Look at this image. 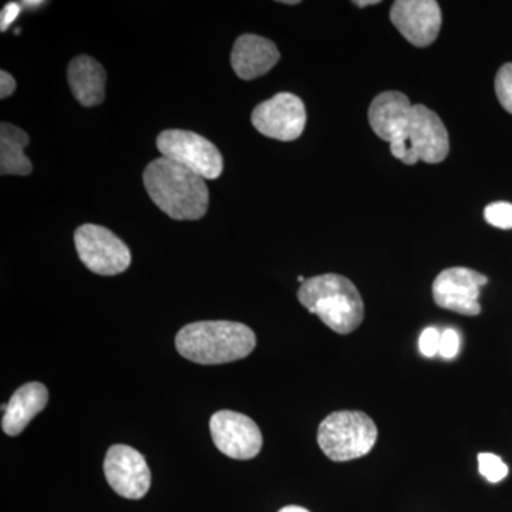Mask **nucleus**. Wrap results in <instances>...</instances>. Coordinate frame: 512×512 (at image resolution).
<instances>
[{
  "label": "nucleus",
  "mask_w": 512,
  "mask_h": 512,
  "mask_svg": "<svg viewBox=\"0 0 512 512\" xmlns=\"http://www.w3.org/2000/svg\"><path fill=\"white\" fill-rule=\"evenodd\" d=\"M143 181L151 201L173 220L197 221L207 214V184L183 165L168 158H156L144 170Z\"/></svg>",
  "instance_id": "f257e3e1"
},
{
  "label": "nucleus",
  "mask_w": 512,
  "mask_h": 512,
  "mask_svg": "<svg viewBox=\"0 0 512 512\" xmlns=\"http://www.w3.org/2000/svg\"><path fill=\"white\" fill-rule=\"evenodd\" d=\"M178 353L198 365H222L251 355L254 330L238 322L207 320L185 325L175 336Z\"/></svg>",
  "instance_id": "f03ea898"
},
{
  "label": "nucleus",
  "mask_w": 512,
  "mask_h": 512,
  "mask_svg": "<svg viewBox=\"0 0 512 512\" xmlns=\"http://www.w3.org/2000/svg\"><path fill=\"white\" fill-rule=\"evenodd\" d=\"M299 302L313 315H318L328 328L348 335L359 328L365 318V306L353 282L338 274H325L306 279L298 292Z\"/></svg>",
  "instance_id": "7ed1b4c3"
},
{
  "label": "nucleus",
  "mask_w": 512,
  "mask_h": 512,
  "mask_svg": "<svg viewBox=\"0 0 512 512\" xmlns=\"http://www.w3.org/2000/svg\"><path fill=\"white\" fill-rule=\"evenodd\" d=\"M375 421L362 412H335L320 423L318 444L323 454L336 463L356 460L375 447Z\"/></svg>",
  "instance_id": "20e7f679"
},
{
  "label": "nucleus",
  "mask_w": 512,
  "mask_h": 512,
  "mask_svg": "<svg viewBox=\"0 0 512 512\" xmlns=\"http://www.w3.org/2000/svg\"><path fill=\"white\" fill-rule=\"evenodd\" d=\"M164 158L183 165L204 180H217L224 171V158L214 144L187 130H165L157 137Z\"/></svg>",
  "instance_id": "39448f33"
},
{
  "label": "nucleus",
  "mask_w": 512,
  "mask_h": 512,
  "mask_svg": "<svg viewBox=\"0 0 512 512\" xmlns=\"http://www.w3.org/2000/svg\"><path fill=\"white\" fill-rule=\"evenodd\" d=\"M74 245L80 261L97 275L123 274L131 264L127 245L109 228L84 224L74 232Z\"/></svg>",
  "instance_id": "423d86ee"
},
{
  "label": "nucleus",
  "mask_w": 512,
  "mask_h": 512,
  "mask_svg": "<svg viewBox=\"0 0 512 512\" xmlns=\"http://www.w3.org/2000/svg\"><path fill=\"white\" fill-rule=\"evenodd\" d=\"M412 103L406 94L384 92L369 107V124L376 136L390 144L392 156L402 160L409 150V127Z\"/></svg>",
  "instance_id": "0eeeda50"
},
{
  "label": "nucleus",
  "mask_w": 512,
  "mask_h": 512,
  "mask_svg": "<svg viewBox=\"0 0 512 512\" xmlns=\"http://www.w3.org/2000/svg\"><path fill=\"white\" fill-rule=\"evenodd\" d=\"M251 120L262 136L279 141H295L305 130V104L295 94L279 93L258 104L252 111Z\"/></svg>",
  "instance_id": "6e6552de"
},
{
  "label": "nucleus",
  "mask_w": 512,
  "mask_h": 512,
  "mask_svg": "<svg viewBox=\"0 0 512 512\" xmlns=\"http://www.w3.org/2000/svg\"><path fill=\"white\" fill-rule=\"evenodd\" d=\"M487 284V276L473 269L461 266L444 269L433 282L434 302L440 308L458 315H480V289Z\"/></svg>",
  "instance_id": "1a4fd4ad"
},
{
  "label": "nucleus",
  "mask_w": 512,
  "mask_h": 512,
  "mask_svg": "<svg viewBox=\"0 0 512 512\" xmlns=\"http://www.w3.org/2000/svg\"><path fill=\"white\" fill-rule=\"evenodd\" d=\"M210 430L218 450L234 460H251L261 451V430L245 414L221 410L211 417Z\"/></svg>",
  "instance_id": "9d476101"
},
{
  "label": "nucleus",
  "mask_w": 512,
  "mask_h": 512,
  "mask_svg": "<svg viewBox=\"0 0 512 512\" xmlns=\"http://www.w3.org/2000/svg\"><path fill=\"white\" fill-rule=\"evenodd\" d=\"M107 483L120 497L140 500L148 493L151 471L143 454L136 448L116 444L111 446L104 460Z\"/></svg>",
  "instance_id": "9b49d317"
},
{
  "label": "nucleus",
  "mask_w": 512,
  "mask_h": 512,
  "mask_svg": "<svg viewBox=\"0 0 512 512\" xmlns=\"http://www.w3.org/2000/svg\"><path fill=\"white\" fill-rule=\"evenodd\" d=\"M390 20L404 39L417 47L434 43L443 22L436 0H397L390 9Z\"/></svg>",
  "instance_id": "f8f14e48"
},
{
  "label": "nucleus",
  "mask_w": 512,
  "mask_h": 512,
  "mask_svg": "<svg viewBox=\"0 0 512 512\" xmlns=\"http://www.w3.org/2000/svg\"><path fill=\"white\" fill-rule=\"evenodd\" d=\"M409 147L420 161L427 164H439L446 160L450 151V138L447 128L433 110L423 104L413 106L407 127Z\"/></svg>",
  "instance_id": "ddd939ff"
},
{
  "label": "nucleus",
  "mask_w": 512,
  "mask_h": 512,
  "mask_svg": "<svg viewBox=\"0 0 512 512\" xmlns=\"http://www.w3.org/2000/svg\"><path fill=\"white\" fill-rule=\"evenodd\" d=\"M281 59L278 47L272 40L258 35L239 36L231 53V66L242 80L264 76Z\"/></svg>",
  "instance_id": "4468645a"
},
{
  "label": "nucleus",
  "mask_w": 512,
  "mask_h": 512,
  "mask_svg": "<svg viewBox=\"0 0 512 512\" xmlns=\"http://www.w3.org/2000/svg\"><path fill=\"white\" fill-rule=\"evenodd\" d=\"M67 80L74 99L84 107L99 106L106 97L107 74L90 56H79L67 67Z\"/></svg>",
  "instance_id": "2eb2a0df"
},
{
  "label": "nucleus",
  "mask_w": 512,
  "mask_h": 512,
  "mask_svg": "<svg viewBox=\"0 0 512 512\" xmlns=\"http://www.w3.org/2000/svg\"><path fill=\"white\" fill-rule=\"evenodd\" d=\"M49 392L45 384L30 382L19 387L10 397L3 414L2 429L8 436H18L28 427L30 421L45 409Z\"/></svg>",
  "instance_id": "dca6fc26"
},
{
  "label": "nucleus",
  "mask_w": 512,
  "mask_h": 512,
  "mask_svg": "<svg viewBox=\"0 0 512 512\" xmlns=\"http://www.w3.org/2000/svg\"><path fill=\"white\" fill-rule=\"evenodd\" d=\"M30 137L22 128L13 124H0V174L29 175L32 173V161L26 157Z\"/></svg>",
  "instance_id": "f3484780"
},
{
  "label": "nucleus",
  "mask_w": 512,
  "mask_h": 512,
  "mask_svg": "<svg viewBox=\"0 0 512 512\" xmlns=\"http://www.w3.org/2000/svg\"><path fill=\"white\" fill-rule=\"evenodd\" d=\"M478 470L488 483H500L508 476L507 464L491 453L478 454Z\"/></svg>",
  "instance_id": "a211bd4d"
},
{
  "label": "nucleus",
  "mask_w": 512,
  "mask_h": 512,
  "mask_svg": "<svg viewBox=\"0 0 512 512\" xmlns=\"http://www.w3.org/2000/svg\"><path fill=\"white\" fill-rule=\"evenodd\" d=\"M495 93L505 111L512 114V63H505L495 76Z\"/></svg>",
  "instance_id": "6ab92c4d"
},
{
  "label": "nucleus",
  "mask_w": 512,
  "mask_h": 512,
  "mask_svg": "<svg viewBox=\"0 0 512 512\" xmlns=\"http://www.w3.org/2000/svg\"><path fill=\"white\" fill-rule=\"evenodd\" d=\"M484 218L495 228L512 229V204L510 202H493L484 210Z\"/></svg>",
  "instance_id": "aec40b11"
},
{
  "label": "nucleus",
  "mask_w": 512,
  "mask_h": 512,
  "mask_svg": "<svg viewBox=\"0 0 512 512\" xmlns=\"http://www.w3.org/2000/svg\"><path fill=\"white\" fill-rule=\"evenodd\" d=\"M460 335L456 329H444L441 332L439 355L446 360H453L460 352Z\"/></svg>",
  "instance_id": "412c9836"
},
{
  "label": "nucleus",
  "mask_w": 512,
  "mask_h": 512,
  "mask_svg": "<svg viewBox=\"0 0 512 512\" xmlns=\"http://www.w3.org/2000/svg\"><path fill=\"white\" fill-rule=\"evenodd\" d=\"M441 332L436 328H427L421 332L419 350L421 355L434 357L439 355Z\"/></svg>",
  "instance_id": "4be33fe9"
},
{
  "label": "nucleus",
  "mask_w": 512,
  "mask_h": 512,
  "mask_svg": "<svg viewBox=\"0 0 512 512\" xmlns=\"http://www.w3.org/2000/svg\"><path fill=\"white\" fill-rule=\"evenodd\" d=\"M20 10H22V3H8L2 10L0 15V30L5 32L9 26L18 19Z\"/></svg>",
  "instance_id": "5701e85b"
},
{
  "label": "nucleus",
  "mask_w": 512,
  "mask_h": 512,
  "mask_svg": "<svg viewBox=\"0 0 512 512\" xmlns=\"http://www.w3.org/2000/svg\"><path fill=\"white\" fill-rule=\"evenodd\" d=\"M16 90V80L12 74L2 70L0 72V99H8Z\"/></svg>",
  "instance_id": "b1692460"
},
{
  "label": "nucleus",
  "mask_w": 512,
  "mask_h": 512,
  "mask_svg": "<svg viewBox=\"0 0 512 512\" xmlns=\"http://www.w3.org/2000/svg\"><path fill=\"white\" fill-rule=\"evenodd\" d=\"M279 512H309L306 508L298 507V505H288Z\"/></svg>",
  "instance_id": "393cba45"
},
{
  "label": "nucleus",
  "mask_w": 512,
  "mask_h": 512,
  "mask_svg": "<svg viewBox=\"0 0 512 512\" xmlns=\"http://www.w3.org/2000/svg\"><path fill=\"white\" fill-rule=\"evenodd\" d=\"M355 3V5L359 6V8H366V6H370V5H377V3H380L379 0H365V2H363V0H360V2H353Z\"/></svg>",
  "instance_id": "a878e982"
},
{
  "label": "nucleus",
  "mask_w": 512,
  "mask_h": 512,
  "mask_svg": "<svg viewBox=\"0 0 512 512\" xmlns=\"http://www.w3.org/2000/svg\"><path fill=\"white\" fill-rule=\"evenodd\" d=\"M284 5H299V0H282Z\"/></svg>",
  "instance_id": "bb28decb"
}]
</instances>
